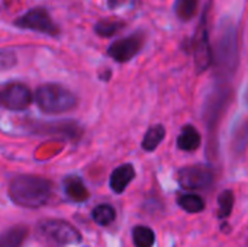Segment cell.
<instances>
[{"instance_id": "11", "label": "cell", "mask_w": 248, "mask_h": 247, "mask_svg": "<svg viewBox=\"0 0 248 247\" xmlns=\"http://www.w3.org/2000/svg\"><path fill=\"white\" fill-rule=\"evenodd\" d=\"M134 178H135L134 166L129 163L122 165V166L116 167L110 175V181H109L110 189L115 194H122L128 188V185L134 181Z\"/></svg>"}, {"instance_id": "20", "label": "cell", "mask_w": 248, "mask_h": 247, "mask_svg": "<svg viewBox=\"0 0 248 247\" xmlns=\"http://www.w3.org/2000/svg\"><path fill=\"white\" fill-rule=\"evenodd\" d=\"M177 204L187 213L196 214L205 210V201L195 194H187V195H182L177 199Z\"/></svg>"}, {"instance_id": "3", "label": "cell", "mask_w": 248, "mask_h": 247, "mask_svg": "<svg viewBox=\"0 0 248 247\" xmlns=\"http://www.w3.org/2000/svg\"><path fill=\"white\" fill-rule=\"evenodd\" d=\"M33 100L46 115H60L73 111L78 99L67 87L58 83H45L33 92Z\"/></svg>"}, {"instance_id": "9", "label": "cell", "mask_w": 248, "mask_h": 247, "mask_svg": "<svg viewBox=\"0 0 248 247\" xmlns=\"http://www.w3.org/2000/svg\"><path fill=\"white\" fill-rule=\"evenodd\" d=\"M177 181L182 188L189 191H199L206 189L214 182V173L209 167L202 165L187 166L179 170Z\"/></svg>"}, {"instance_id": "2", "label": "cell", "mask_w": 248, "mask_h": 247, "mask_svg": "<svg viewBox=\"0 0 248 247\" xmlns=\"http://www.w3.org/2000/svg\"><path fill=\"white\" fill-rule=\"evenodd\" d=\"M214 63L217 70L224 77H231L238 67V32L231 20L221 25L217 48L214 49Z\"/></svg>"}, {"instance_id": "24", "label": "cell", "mask_w": 248, "mask_h": 247, "mask_svg": "<svg viewBox=\"0 0 248 247\" xmlns=\"http://www.w3.org/2000/svg\"><path fill=\"white\" fill-rule=\"evenodd\" d=\"M246 102L248 103V90H247V93H246Z\"/></svg>"}, {"instance_id": "19", "label": "cell", "mask_w": 248, "mask_h": 247, "mask_svg": "<svg viewBox=\"0 0 248 247\" xmlns=\"http://www.w3.org/2000/svg\"><path fill=\"white\" fill-rule=\"evenodd\" d=\"M132 239L135 247H153L155 242L154 231L145 226H137L132 231Z\"/></svg>"}, {"instance_id": "7", "label": "cell", "mask_w": 248, "mask_h": 247, "mask_svg": "<svg viewBox=\"0 0 248 247\" xmlns=\"http://www.w3.org/2000/svg\"><path fill=\"white\" fill-rule=\"evenodd\" d=\"M193 58H195V66L199 73L208 70L212 63H214V49L209 42V35H208V26H206V13L203 15L199 28L195 33L193 38Z\"/></svg>"}, {"instance_id": "15", "label": "cell", "mask_w": 248, "mask_h": 247, "mask_svg": "<svg viewBox=\"0 0 248 247\" xmlns=\"http://www.w3.org/2000/svg\"><path fill=\"white\" fill-rule=\"evenodd\" d=\"M166 137V130L163 125H153L151 128H148V131L145 132L144 138H142V148L145 151H154L160 144L161 141L164 140Z\"/></svg>"}, {"instance_id": "22", "label": "cell", "mask_w": 248, "mask_h": 247, "mask_svg": "<svg viewBox=\"0 0 248 247\" xmlns=\"http://www.w3.org/2000/svg\"><path fill=\"white\" fill-rule=\"evenodd\" d=\"M218 217L227 218L234 207V194L231 191H224L218 198Z\"/></svg>"}, {"instance_id": "10", "label": "cell", "mask_w": 248, "mask_h": 247, "mask_svg": "<svg viewBox=\"0 0 248 247\" xmlns=\"http://www.w3.org/2000/svg\"><path fill=\"white\" fill-rule=\"evenodd\" d=\"M144 45V33L135 32L126 38L118 39L113 44L109 45L108 54L116 61V63H128L135 55L140 54Z\"/></svg>"}, {"instance_id": "18", "label": "cell", "mask_w": 248, "mask_h": 247, "mask_svg": "<svg viewBox=\"0 0 248 247\" xmlns=\"http://www.w3.org/2000/svg\"><path fill=\"white\" fill-rule=\"evenodd\" d=\"M198 7H199V0H176L174 4L176 15L183 22L190 20L196 15Z\"/></svg>"}, {"instance_id": "16", "label": "cell", "mask_w": 248, "mask_h": 247, "mask_svg": "<svg viewBox=\"0 0 248 247\" xmlns=\"http://www.w3.org/2000/svg\"><path fill=\"white\" fill-rule=\"evenodd\" d=\"M92 217H93V221L102 227H106L109 224H112L116 218V211L112 205L109 204H102V205H97L93 211H92Z\"/></svg>"}, {"instance_id": "17", "label": "cell", "mask_w": 248, "mask_h": 247, "mask_svg": "<svg viewBox=\"0 0 248 247\" xmlns=\"http://www.w3.org/2000/svg\"><path fill=\"white\" fill-rule=\"evenodd\" d=\"M124 26H125V23L122 20L105 19V20H99L94 25V32L102 38H110V36L116 35L121 29H124Z\"/></svg>"}, {"instance_id": "14", "label": "cell", "mask_w": 248, "mask_h": 247, "mask_svg": "<svg viewBox=\"0 0 248 247\" xmlns=\"http://www.w3.org/2000/svg\"><path fill=\"white\" fill-rule=\"evenodd\" d=\"M202 137L193 125L183 127L180 135L177 137V147L183 151H195L201 147Z\"/></svg>"}, {"instance_id": "1", "label": "cell", "mask_w": 248, "mask_h": 247, "mask_svg": "<svg viewBox=\"0 0 248 247\" xmlns=\"http://www.w3.org/2000/svg\"><path fill=\"white\" fill-rule=\"evenodd\" d=\"M52 197V182L36 175H19L9 183V198L23 208H41Z\"/></svg>"}, {"instance_id": "5", "label": "cell", "mask_w": 248, "mask_h": 247, "mask_svg": "<svg viewBox=\"0 0 248 247\" xmlns=\"http://www.w3.org/2000/svg\"><path fill=\"white\" fill-rule=\"evenodd\" d=\"M29 132L35 135H54L58 138L78 141L83 137V127L76 121H54V122H41V121H29L26 124Z\"/></svg>"}, {"instance_id": "21", "label": "cell", "mask_w": 248, "mask_h": 247, "mask_svg": "<svg viewBox=\"0 0 248 247\" xmlns=\"http://www.w3.org/2000/svg\"><path fill=\"white\" fill-rule=\"evenodd\" d=\"M248 146V121L241 122L235 131H234V138H232V147L234 151L243 153Z\"/></svg>"}, {"instance_id": "8", "label": "cell", "mask_w": 248, "mask_h": 247, "mask_svg": "<svg viewBox=\"0 0 248 247\" xmlns=\"http://www.w3.org/2000/svg\"><path fill=\"white\" fill-rule=\"evenodd\" d=\"M33 100L32 90L23 83H10L0 89V106L13 112H20L29 108Z\"/></svg>"}, {"instance_id": "6", "label": "cell", "mask_w": 248, "mask_h": 247, "mask_svg": "<svg viewBox=\"0 0 248 247\" xmlns=\"http://www.w3.org/2000/svg\"><path fill=\"white\" fill-rule=\"evenodd\" d=\"M39 231L48 237L49 240H52L57 245L61 246H67V245H77L81 242V234L80 231L70 224L68 221L64 220H45L39 223Z\"/></svg>"}, {"instance_id": "12", "label": "cell", "mask_w": 248, "mask_h": 247, "mask_svg": "<svg viewBox=\"0 0 248 247\" xmlns=\"http://www.w3.org/2000/svg\"><path fill=\"white\" fill-rule=\"evenodd\" d=\"M64 192L74 202H84L89 199L90 194L84 182L78 176H68L64 181Z\"/></svg>"}, {"instance_id": "23", "label": "cell", "mask_w": 248, "mask_h": 247, "mask_svg": "<svg viewBox=\"0 0 248 247\" xmlns=\"http://www.w3.org/2000/svg\"><path fill=\"white\" fill-rule=\"evenodd\" d=\"M17 64V55L12 48H1L0 49V71L9 70Z\"/></svg>"}, {"instance_id": "13", "label": "cell", "mask_w": 248, "mask_h": 247, "mask_svg": "<svg viewBox=\"0 0 248 247\" xmlns=\"http://www.w3.org/2000/svg\"><path fill=\"white\" fill-rule=\"evenodd\" d=\"M29 234L26 226H13L0 234V247H20Z\"/></svg>"}, {"instance_id": "4", "label": "cell", "mask_w": 248, "mask_h": 247, "mask_svg": "<svg viewBox=\"0 0 248 247\" xmlns=\"http://www.w3.org/2000/svg\"><path fill=\"white\" fill-rule=\"evenodd\" d=\"M13 25L16 28L44 33V35H48L51 38H58L61 33V29L58 28V25L51 19L48 10L44 7L29 9L25 15L16 17L13 20Z\"/></svg>"}]
</instances>
